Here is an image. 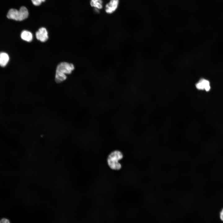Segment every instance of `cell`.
<instances>
[{"mask_svg":"<svg viewBox=\"0 0 223 223\" xmlns=\"http://www.w3.org/2000/svg\"><path fill=\"white\" fill-rule=\"evenodd\" d=\"M74 69V65L66 62L60 63L57 66L55 79L57 82H60L65 80L66 74H71Z\"/></svg>","mask_w":223,"mask_h":223,"instance_id":"obj_1","label":"cell"},{"mask_svg":"<svg viewBox=\"0 0 223 223\" xmlns=\"http://www.w3.org/2000/svg\"><path fill=\"white\" fill-rule=\"evenodd\" d=\"M123 157V153L119 150H115L112 152L109 155L107 158V164L110 168L114 170L120 169L121 165L119 161Z\"/></svg>","mask_w":223,"mask_h":223,"instance_id":"obj_2","label":"cell"},{"mask_svg":"<svg viewBox=\"0 0 223 223\" xmlns=\"http://www.w3.org/2000/svg\"><path fill=\"white\" fill-rule=\"evenodd\" d=\"M28 14L27 9L23 6L19 11L15 9H10L8 12L7 17L9 19L20 21L26 19Z\"/></svg>","mask_w":223,"mask_h":223,"instance_id":"obj_3","label":"cell"},{"mask_svg":"<svg viewBox=\"0 0 223 223\" xmlns=\"http://www.w3.org/2000/svg\"><path fill=\"white\" fill-rule=\"evenodd\" d=\"M37 39L42 42L46 41L48 38V32L44 27L40 28L36 33Z\"/></svg>","mask_w":223,"mask_h":223,"instance_id":"obj_4","label":"cell"},{"mask_svg":"<svg viewBox=\"0 0 223 223\" xmlns=\"http://www.w3.org/2000/svg\"><path fill=\"white\" fill-rule=\"evenodd\" d=\"M119 3V0H111L105 6L106 12L108 14L114 12L117 8Z\"/></svg>","mask_w":223,"mask_h":223,"instance_id":"obj_5","label":"cell"},{"mask_svg":"<svg viewBox=\"0 0 223 223\" xmlns=\"http://www.w3.org/2000/svg\"><path fill=\"white\" fill-rule=\"evenodd\" d=\"M196 88L199 90H205L208 91L210 89V83L207 80L204 79H201L195 84Z\"/></svg>","mask_w":223,"mask_h":223,"instance_id":"obj_6","label":"cell"},{"mask_svg":"<svg viewBox=\"0 0 223 223\" xmlns=\"http://www.w3.org/2000/svg\"><path fill=\"white\" fill-rule=\"evenodd\" d=\"M21 37L23 40L29 42L33 40V35L31 32L25 30L22 32Z\"/></svg>","mask_w":223,"mask_h":223,"instance_id":"obj_7","label":"cell"},{"mask_svg":"<svg viewBox=\"0 0 223 223\" xmlns=\"http://www.w3.org/2000/svg\"><path fill=\"white\" fill-rule=\"evenodd\" d=\"M9 60V57L8 54L5 52L0 53V66H5Z\"/></svg>","mask_w":223,"mask_h":223,"instance_id":"obj_8","label":"cell"},{"mask_svg":"<svg viewBox=\"0 0 223 223\" xmlns=\"http://www.w3.org/2000/svg\"><path fill=\"white\" fill-rule=\"evenodd\" d=\"M103 2L102 0H91L90 4L91 6L98 10L103 7Z\"/></svg>","mask_w":223,"mask_h":223,"instance_id":"obj_9","label":"cell"},{"mask_svg":"<svg viewBox=\"0 0 223 223\" xmlns=\"http://www.w3.org/2000/svg\"><path fill=\"white\" fill-rule=\"evenodd\" d=\"M33 4L36 6L40 5L42 2L41 0H31Z\"/></svg>","mask_w":223,"mask_h":223,"instance_id":"obj_10","label":"cell"},{"mask_svg":"<svg viewBox=\"0 0 223 223\" xmlns=\"http://www.w3.org/2000/svg\"><path fill=\"white\" fill-rule=\"evenodd\" d=\"M219 217L220 220L223 222V208L220 212Z\"/></svg>","mask_w":223,"mask_h":223,"instance_id":"obj_11","label":"cell"},{"mask_svg":"<svg viewBox=\"0 0 223 223\" xmlns=\"http://www.w3.org/2000/svg\"><path fill=\"white\" fill-rule=\"evenodd\" d=\"M0 223H10L8 220L6 218H3L0 220Z\"/></svg>","mask_w":223,"mask_h":223,"instance_id":"obj_12","label":"cell"},{"mask_svg":"<svg viewBox=\"0 0 223 223\" xmlns=\"http://www.w3.org/2000/svg\"><path fill=\"white\" fill-rule=\"evenodd\" d=\"M41 0L42 1V2H45V0Z\"/></svg>","mask_w":223,"mask_h":223,"instance_id":"obj_13","label":"cell"}]
</instances>
